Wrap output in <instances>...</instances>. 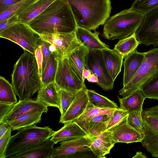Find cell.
<instances>
[{"label":"cell","mask_w":158,"mask_h":158,"mask_svg":"<svg viewBox=\"0 0 158 158\" xmlns=\"http://www.w3.org/2000/svg\"><path fill=\"white\" fill-rule=\"evenodd\" d=\"M27 24L39 35L73 33L78 27L68 0H56Z\"/></svg>","instance_id":"obj_1"},{"label":"cell","mask_w":158,"mask_h":158,"mask_svg":"<svg viewBox=\"0 0 158 158\" xmlns=\"http://www.w3.org/2000/svg\"><path fill=\"white\" fill-rule=\"evenodd\" d=\"M11 84L19 101L31 99L39 90L41 79L34 55L24 50L14 66Z\"/></svg>","instance_id":"obj_2"},{"label":"cell","mask_w":158,"mask_h":158,"mask_svg":"<svg viewBox=\"0 0 158 158\" xmlns=\"http://www.w3.org/2000/svg\"><path fill=\"white\" fill-rule=\"evenodd\" d=\"M68 0L78 27L96 31L110 16V0Z\"/></svg>","instance_id":"obj_3"},{"label":"cell","mask_w":158,"mask_h":158,"mask_svg":"<svg viewBox=\"0 0 158 158\" xmlns=\"http://www.w3.org/2000/svg\"><path fill=\"white\" fill-rule=\"evenodd\" d=\"M145 15L130 8L109 18L104 24L103 36L110 40L125 39L135 33Z\"/></svg>","instance_id":"obj_4"},{"label":"cell","mask_w":158,"mask_h":158,"mask_svg":"<svg viewBox=\"0 0 158 158\" xmlns=\"http://www.w3.org/2000/svg\"><path fill=\"white\" fill-rule=\"evenodd\" d=\"M12 136L6 148L4 158L22 152L45 142L55 131L48 126L40 127L36 124L18 130Z\"/></svg>","instance_id":"obj_5"},{"label":"cell","mask_w":158,"mask_h":158,"mask_svg":"<svg viewBox=\"0 0 158 158\" xmlns=\"http://www.w3.org/2000/svg\"><path fill=\"white\" fill-rule=\"evenodd\" d=\"M143 61L131 81L119 91L125 97L139 88L145 82L158 73V47L144 52Z\"/></svg>","instance_id":"obj_6"},{"label":"cell","mask_w":158,"mask_h":158,"mask_svg":"<svg viewBox=\"0 0 158 158\" xmlns=\"http://www.w3.org/2000/svg\"><path fill=\"white\" fill-rule=\"evenodd\" d=\"M1 38L7 39L35 55L40 45V36L27 24L16 23L0 33Z\"/></svg>","instance_id":"obj_7"},{"label":"cell","mask_w":158,"mask_h":158,"mask_svg":"<svg viewBox=\"0 0 158 158\" xmlns=\"http://www.w3.org/2000/svg\"><path fill=\"white\" fill-rule=\"evenodd\" d=\"M144 137L141 143L152 156L158 158V105L143 110Z\"/></svg>","instance_id":"obj_8"},{"label":"cell","mask_w":158,"mask_h":158,"mask_svg":"<svg viewBox=\"0 0 158 158\" xmlns=\"http://www.w3.org/2000/svg\"><path fill=\"white\" fill-rule=\"evenodd\" d=\"M55 82L58 89L74 94L86 86L83 79L67 57L58 60Z\"/></svg>","instance_id":"obj_9"},{"label":"cell","mask_w":158,"mask_h":158,"mask_svg":"<svg viewBox=\"0 0 158 158\" xmlns=\"http://www.w3.org/2000/svg\"><path fill=\"white\" fill-rule=\"evenodd\" d=\"M41 39L49 44L51 52H54L58 61L66 58L82 45L76 31L70 33H55L39 35Z\"/></svg>","instance_id":"obj_10"},{"label":"cell","mask_w":158,"mask_h":158,"mask_svg":"<svg viewBox=\"0 0 158 158\" xmlns=\"http://www.w3.org/2000/svg\"><path fill=\"white\" fill-rule=\"evenodd\" d=\"M92 138L87 136L61 141L60 145L55 148L52 158H71L90 157L85 154L88 152L92 151L91 146L93 142Z\"/></svg>","instance_id":"obj_11"},{"label":"cell","mask_w":158,"mask_h":158,"mask_svg":"<svg viewBox=\"0 0 158 158\" xmlns=\"http://www.w3.org/2000/svg\"><path fill=\"white\" fill-rule=\"evenodd\" d=\"M85 68L97 75L98 81L96 84L104 90L113 89L114 81L106 70L101 50H89L85 57Z\"/></svg>","instance_id":"obj_12"},{"label":"cell","mask_w":158,"mask_h":158,"mask_svg":"<svg viewBox=\"0 0 158 158\" xmlns=\"http://www.w3.org/2000/svg\"><path fill=\"white\" fill-rule=\"evenodd\" d=\"M135 35L140 44L158 46V7L145 15Z\"/></svg>","instance_id":"obj_13"},{"label":"cell","mask_w":158,"mask_h":158,"mask_svg":"<svg viewBox=\"0 0 158 158\" xmlns=\"http://www.w3.org/2000/svg\"><path fill=\"white\" fill-rule=\"evenodd\" d=\"M48 107L44 103L36 100L30 99L19 101L2 121L8 123L19 116L27 114L47 113Z\"/></svg>","instance_id":"obj_14"},{"label":"cell","mask_w":158,"mask_h":158,"mask_svg":"<svg viewBox=\"0 0 158 158\" xmlns=\"http://www.w3.org/2000/svg\"><path fill=\"white\" fill-rule=\"evenodd\" d=\"M127 116L109 131L116 143L141 142L144 137L143 135L128 123Z\"/></svg>","instance_id":"obj_15"},{"label":"cell","mask_w":158,"mask_h":158,"mask_svg":"<svg viewBox=\"0 0 158 158\" xmlns=\"http://www.w3.org/2000/svg\"><path fill=\"white\" fill-rule=\"evenodd\" d=\"M85 86L76 94L71 104L61 118L59 123L64 124L73 122L84 111L89 102Z\"/></svg>","instance_id":"obj_16"},{"label":"cell","mask_w":158,"mask_h":158,"mask_svg":"<svg viewBox=\"0 0 158 158\" xmlns=\"http://www.w3.org/2000/svg\"><path fill=\"white\" fill-rule=\"evenodd\" d=\"M92 138L93 141L91 149L98 158H106V155L109 154L110 150L116 143L109 131H106Z\"/></svg>","instance_id":"obj_17"},{"label":"cell","mask_w":158,"mask_h":158,"mask_svg":"<svg viewBox=\"0 0 158 158\" xmlns=\"http://www.w3.org/2000/svg\"><path fill=\"white\" fill-rule=\"evenodd\" d=\"M88 135L77 123L70 122L64 123L61 128L55 131L50 140L56 144L60 142L81 138Z\"/></svg>","instance_id":"obj_18"},{"label":"cell","mask_w":158,"mask_h":158,"mask_svg":"<svg viewBox=\"0 0 158 158\" xmlns=\"http://www.w3.org/2000/svg\"><path fill=\"white\" fill-rule=\"evenodd\" d=\"M56 0H35L16 15L17 23L28 24Z\"/></svg>","instance_id":"obj_19"},{"label":"cell","mask_w":158,"mask_h":158,"mask_svg":"<svg viewBox=\"0 0 158 158\" xmlns=\"http://www.w3.org/2000/svg\"><path fill=\"white\" fill-rule=\"evenodd\" d=\"M144 54V52H140L136 50L124 58L123 64V86L131 81L138 71L142 63Z\"/></svg>","instance_id":"obj_20"},{"label":"cell","mask_w":158,"mask_h":158,"mask_svg":"<svg viewBox=\"0 0 158 158\" xmlns=\"http://www.w3.org/2000/svg\"><path fill=\"white\" fill-rule=\"evenodd\" d=\"M77 37L83 45L88 50H103L109 48V46L102 41L98 35L99 32L78 27L76 31Z\"/></svg>","instance_id":"obj_21"},{"label":"cell","mask_w":158,"mask_h":158,"mask_svg":"<svg viewBox=\"0 0 158 158\" xmlns=\"http://www.w3.org/2000/svg\"><path fill=\"white\" fill-rule=\"evenodd\" d=\"M101 51L106 70L113 80L114 81L121 71L123 58L114 49H111L109 48Z\"/></svg>","instance_id":"obj_22"},{"label":"cell","mask_w":158,"mask_h":158,"mask_svg":"<svg viewBox=\"0 0 158 158\" xmlns=\"http://www.w3.org/2000/svg\"><path fill=\"white\" fill-rule=\"evenodd\" d=\"M55 144L50 139L40 145L25 151L13 155L9 158H52Z\"/></svg>","instance_id":"obj_23"},{"label":"cell","mask_w":158,"mask_h":158,"mask_svg":"<svg viewBox=\"0 0 158 158\" xmlns=\"http://www.w3.org/2000/svg\"><path fill=\"white\" fill-rule=\"evenodd\" d=\"M36 100L48 106L57 107L60 110V101L59 90L55 82L41 86L38 91Z\"/></svg>","instance_id":"obj_24"},{"label":"cell","mask_w":158,"mask_h":158,"mask_svg":"<svg viewBox=\"0 0 158 158\" xmlns=\"http://www.w3.org/2000/svg\"><path fill=\"white\" fill-rule=\"evenodd\" d=\"M118 98L120 103L119 108L128 113L134 111L143 110V103L146 98L140 89L127 97L120 98L118 96Z\"/></svg>","instance_id":"obj_25"},{"label":"cell","mask_w":158,"mask_h":158,"mask_svg":"<svg viewBox=\"0 0 158 158\" xmlns=\"http://www.w3.org/2000/svg\"><path fill=\"white\" fill-rule=\"evenodd\" d=\"M112 115L101 114L92 118L87 123L85 131L91 138L106 131L107 123Z\"/></svg>","instance_id":"obj_26"},{"label":"cell","mask_w":158,"mask_h":158,"mask_svg":"<svg viewBox=\"0 0 158 158\" xmlns=\"http://www.w3.org/2000/svg\"><path fill=\"white\" fill-rule=\"evenodd\" d=\"M115 109L98 107L89 101L83 113L73 122L77 123L84 131L87 123L94 117L101 114L112 115Z\"/></svg>","instance_id":"obj_27"},{"label":"cell","mask_w":158,"mask_h":158,"mask_svg":"<svg viewBox=\"0 0 158 158\" xmlns=\"http://www.w3.org/2000/svg\"><path fill=\"white\" fill-rule=\"evenodd\" d=\"M88 52V49L82 45L66 57L83 79V72L85 66V57Z\"/></svg>","instance_id":"obj_28"},{"label":"cell","mask_w":158,"mask_h":158,"mask_svg":"<svg viewBox=\"0 0 158 158\" xmlns=\"http://www.w3.org/2000/svg\"><path fill=\"white\" fill-rule=\"evenodd\" d=\"M58 61L54 52H51L46 66L42 74L41 86H45L55 81Z\"/></svg>","instance_id":"obj_29"},{"label":"cell","mask_w":158,"mask_h":158,"mask_svg":"<svg viewBox=\"0 0 158 158\" xmlns=\"http://www.w3.org/2000/svg\"><path fill=\"white\" fill-rule=\"evenodd\" d=\"M139 44L135 33L125 39L119 40L114 49L124 59L136 50Z\"/></svg>","instance_id":"obj_30"},{"label":"cell","mask_w":158,"mask_h":158,"mask_svg":"<svg viewBox=\"0 0 158 158\" xmlns=\"http://www.w3.org/2000/svg\"><path fill=\"white\" fill-rule=\"evenodd\" d=\"M41 113H29L23 114L8 122L13 130H18L23 127L36 124L40 122Z\"/></svg>","instance_id":"obj_31"},{"label":"cell","mask_w":158,"mask_h":158,"mask_svg":"<svg viewBox=\"0 0 158 158\" xmlns=\"http://www.w3.org/2000/svg\"><path fill=\"white\" fill-rule=\"evenodd\" d=\"M13 87L4 77H0V102L16 104L17 100Z\"/></svg>","instance_id":"obj_32"},{"label":"cell","mask_w":158,"mask_h":158,"mask_svg":"<svg viewBox=\"0 0 158 158\" xmlns=\"http://www.w3.org/2000/svg\"><path fill=\"white\" fill-rule=\"evenodd\" d=\"M86 92L89 101L96 106L100 108H118L116 103L107 97L98 94L94 90L87 89Z\"/></svg>","instance_id":"obj_33"},{"label":"cell","mask_w":158,"mask_h":158,"mask_svg":"<svg viewBox=\"0 0 158 158\" xmlns=\"http://www.w3.org/2000/svg\"><path fill=\"white\" fill-rule=\"evenodd\" d=\"M35 0H22L0 9V22L16 15Z\"/></svg>","instance_id":"obj_34"},{"label":"cell","mask_w":158,"mask_h":158,"mask_svg":"<svg viewBox=\"0 0 158 158\" xmlns=\"http://www.w3.org/2000/svg\"><path fill=\"white\" fill-rule=\"evenodd\" d=\"M139 89L146 98L158 100V73L143 84Z\"/></svg>","instance_id":"obj_35"},{"label":"cell","mask_w":158,"mask_h":158,"mask_svg":"<svg viewBox=\"0 0 158 158\" xmlns=\"http://www.w3.org/2000/svg\"><path fill=\"white\" fill-rule=\"evenodd\" d=\"M158 7V0H135L130 8L146 15Z\"/></svg>","instance_id":"obj_36"},{"label":"cell","mask_w":158,"mask_h":158,"mask_svg":"<svg viewBox=\"0 0 158 158\" xmlns=\"http://www.w3.org/2000/svg\"><path fill=\"white\" fill-rule=\"evenodd\" d=\"M143 110L134 111L128 113L127 121L130 125L144 136L142 115Z\"/></svg>","instance_id":"obj_37"},{"label":"cell","mask_w":158,"mask_h":158,"mask_svg":"<svg viewBox=\"0 0 158 158\" xmlns=\"http://www.w3.org/2000/svg\"><path fill=\"white\" fill-rule=\"evenodd\" d=\"M58 89L60 101L61 108L60 111L61 116L60 118H61L64 115L73 102L75 94L63 89Z\"/></svg>","instance_id":"obj_38"},{"label":"cell","mask_w":158,"mask_h":158,"mask_svg":"<svg viewBox=\"0 0 158 158\" xmlns=\"http://www.w3.org/2000/svg\"><path fill=\"white\" fill-rule=\"evenodd\" d=\"M128 113L119 107L115 108L107 123L106 131H110L128 115Z\"/></svg>","instance_id":"obj_39"},{"label":"cell","mask_w":158,"mask_h":158,"mask_svg":"<svg viewBox=\"0 0 158 158\" xmlns=\"http://www.w3.org/2000/svg\"><path fill=\"white\" fill-rule=\"evenodd\" d=\"M43 54V60L41 67V74L45 68L47 62L51 54L49 49V44L40 39V42Z\"/></svg>","instance_id":"obj_40"},{"label":"cell","mask_w":158,"mask_h":158,"mask_svg":"<svg viewBox=\"0 0 158 158\" xmlns=\"http://www.w3.org/2000/svg\"><path fill=\"white\" fill-rule=\"evenodd\" d=\"M12 128L7 130L4 135L0 138V158H4L5 153L11 138Z\"/></svg>","instance_id":"obj_41"},{"label":"cell","mask_w":158,"mask_h":158,"mask_svg":"<svg viewBox=\"0 0 158 158\" xmlns=\"http://www.w3.org/2000/svg\"><path fill=\"white\" fill-rule=\"evenodd\" d=\"M15 104L0 102V122L11 110Z\"/></svg>","instance_id":"obj_42"},{"label":"cell","mask_w":158,"mask_h":158,"mask_svg":"<svg viewBox=\"0 0 158 158\" xmlns=\"http://www.w3.org/2000/svg\"><path fill=\"white\" fill-rule=\"evenodd\" d=\"M17 23L16 15L0 22V33Z\"/></svg>","instance_id":"obj_43"},{"label":"cell","mask_w":158,"mask_h":158,"mask_svg":"<svg viewBox=\"0 0 158 158\" xmlns=\"http://www.w3.org/2000/svg\"><path fill=\"white\" fill-rule=\"evenodd\" d=\"M34 55L38 64L40 74L41 78V67L43 62V56L40 44L39 47L35 50Z\"/></svg>","instance_id":"obj_44"},{"label":"cell","mask_w":158,"mask_h":158,"mask_svg":"<svg viewBox=\"0 0 158 158\" xmlns=\"http://www.w3.org/2000/svg\"><path fill=\"white\" fill-rule=\"evenodd\" d=\"M11 128L9 123L3 121L0 122V138L8 130Z\"/></svg>","instance_id":"obj_45"},{"label":"cell","mask_w":158,"mask_h":158,"mask_svg":"<svg viewBox=\"0 0 158 158\" xmlns=\"http://www.w3.org/2000/svg\"><path fill=\"white\" fill-rule=\"evenodd\" d=\"M22 0H0V9L9 6Z\"/></svg>","instance_id":"obj_46"},{"label":"cell","mask_w":158,"mask_h":158,"mask_svg":"<svg viewBox=\"0 0 158 158\" xmlns=\"http://www.w3.org/2000/svg\"><path fill=\"white\" fill-rule=\"evenodd\" d=\"M89 82L97 83L98 81V79L97 75L95 73H92L89 77L87 79Z\"/></svg>","instance_id":"obj_47"},{"label":"cell","mask_w":158,"mask_h":158,"mask_svg":"<svg viewBox=\"0 0 158 158\" xmlns=\"http://www.w3.org/2000/svg\"><path fill=\"white\" fill-rule=\"evenodd\" d=\"M92 72L89 69L85 68L83 70L82 73V77L84 81L85 79L88 78L90 75L92 74Z\"/></svg>","instance_id":"obj_48"},{"label":"cell","mask_w":158,"mask_h":158,"mask_svg":"<svg viewBox=\"0 0 158 158\" xmlns=\"http://www.w3.org/2000/svg\"><path fill=\"white\" fill-rule=\"evenodd\" d=\"M147 156L146 155L141 152H136L135 155L132 158H146Z\"/></svg>","instance_id":"obj_49"}]
</instances>
